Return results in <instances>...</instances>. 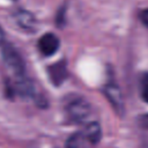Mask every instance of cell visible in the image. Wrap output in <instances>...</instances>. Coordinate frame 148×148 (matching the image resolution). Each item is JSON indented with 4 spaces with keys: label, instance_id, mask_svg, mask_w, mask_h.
<instances>
[{
    "label": "cell",
    "instance_id": "1",
    "mask_svg": "<svg viewBox=\"0 0 148 148\" xmlns=\"http://www.w3.org/2000/svg\"><path fill=\"white\" fill-rule=\"evenodd\" d=\"M1 57L5 65L14 73L16 77L24 75V61L18 51L10 44H3L1 49Z\"/></svg>",
    "mask_w": 148,
    "mask_h": 148
},
{
    "label": "cell",
    "instance_id": "2",
    "mask_svg": "<svg viewBox=\"0 0 148 148\" xmlns=\"http://www.w3.org/2000/svg\"><path fill=\"white\" fill-rule=\"evenodd\" d=\"M66 112L73 121H83L90 113L89 103L82 97H74L66 103Z\"/></svg>",
    "mask_w": 148,
    "mask_h": 148
},
{
    "label": "cell",
    "instance_id": "3",
    "mask_svg": "<svg viewBox=\"0 0 148 148\" xmlns=\"http://www.w3.org/2000/svg\"><path fill=\"white\" fill-rule=\"evenodd\" d=\"M59 45H60L59 38L51 32L43 35L38 40V50L40 51L42 54L46 57L54 54L59 49Z\"/></svg>",
    "mask_w": 148,
    "mask_h": 148
},
{
    "label": "cell",
    "instance_id": "4",
    "mask_svg": "<svg viewBox=\"0 0 148 148\" xmlns=\"http://www.w3.org/2000/svg\"><path fill=\"white\" fill-rule=\"evenodd\" d=\"M14 94H17L22 98H32L35 96V88L32 82L25 76L16 77L15 82L13 83Z\"/></svg>",
    "mask_w": 148,
    "mask_h": 148
},
{
    "label": "cell",
    "instance_id": "5",
    "mask_svg": "<svg viewBox=\"0 0 148 148\" xmlns=\"http://www.w3.org/2000/svg\"><path fill=\"white\" fill-rule=\"evenodd\" d=\"M104 94L106 96V98L109 99V102L112 104L113 109L120 114L124 111V101L121 97V92L120 89L113 84V83H109L104 87Z\"/></svg>",
    "mask_w": 148,
    "mask_h": 148
},
{
    "label": "cell",
    "instance_id": "6",
    "mask_svg": "<svg viewBox=\"0 0 148 148\" xmlns=\"http://www.w3.org/2000/svg\"><path fill=\"white\" fill-rule=\"evenodd\" d=\"M47 74L54 86H60L67 77V66L65 60H60L47 67Z\"/></svg>",
    "mask_w": 148,
    "mask_h": 148
},
{
    "label": "cell",
    "instance_id": "7",
    "mask_svg": "<svg viewBox=\"0 0 148 148\" xmlns=\"http://www.w3.org/2000/svg\"><path fill=\"white\" fill-rule=\"evenodd\" d=\"M14 16H15V20H16L17 24L22 29L28 30V31H31V30L35 29L36 18L30 12L24 10V9H18V10H16L14 13Z\"/></svg>",
    "mask_w": 148,
    "mask_h": 148
},
{
    "label": "cell",
    "instance_id": "8",
    "mask_svg": "<svg viewBox=\"0 0 148 148\" xmlns=\"http://www.w3.org/2000/svg\"><path fill=\"white\" fill-rule=\"evenodd\" d=\"M83 135L86 136L87 141H89L90 143H97L101 138H102V130H101V126L98 125V123L96 121H92V123H89L84 131L82 132Z\"/></svg>",
    "mask_w": 148,
    "mask_h": 148
},
{
    "label": "cell",
    "instance_id": "9",
    "mask_svg": "<svg viewBox=\"0 0 148 148\" xmlns=\"http://www.w3.org/2000/svg\"><path fill=\"white\" fill-rule=\"evenodd\" d=\"M87 139L83 133H74L66 141V148H86Z\"/></svg>",
    "mask_w": 148,
    "mask_h": 148
},
{
    "label": "cell",
    "instance_id": "10",
    "mask_svg": "<svg viewBox=\"0 0 148 148\" xmlns=\"http://www.w3.org/2000/svg\"><path fill=\"white\" fill-rule=\"evenodd\" d=\"M140 95L141 98L148 103V73H143L140 77Z\"/></svg>",
    "mask_w": 148,
    "mask_h": 148
},
{
    "label": "cell",
    "instance_id": "11",
    "mask_svg": "<svg viewBox=\"0 0 148 148\" xmlns=\"http://www.w3.org/2000/svg\"><path fill=\"white\" fill-rule=\"evenodd\" d=\"M138 124L141 128L148 130V113H145V114L140 116L139 119H138Z\"/></svg>",
    "mask_w": 148,
    "mask_h": 148
},
{
    "label": "cell",
    "instance_id": "12",
    "mask_svg": "<svg viewBox=\"0 0 148 148\" xmlns=\"http://www.w3.org/2000/svg\"><path fill=\"white\" fill-rule=\"evenodd\" d=\"M139 17H140V21L148 28V8L141 10V12L139 13Z\"/></svg>",
    "mask_w": 148,
    "mask_h": 148
},
{
    "label": "cell",
    "instance_id": "13",
    "mask_svg": "<svg viewBox=\"0 0 148 148\" xmlns=\"http://www.w3.org/2000/svg\"><path fill=\"white\" fill-rule=\"evenodd\" d=\"M3 44H5V31L0 27V45H3Z\"/></svg>",
    "mask_w": 148,
    "mask_h": 148
}]
</instances>
